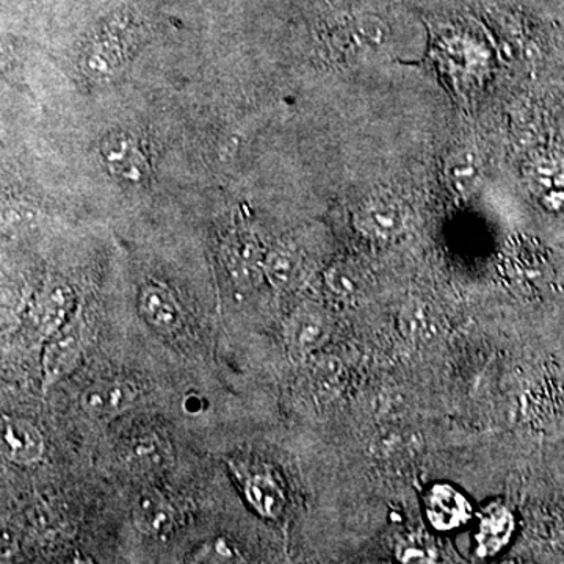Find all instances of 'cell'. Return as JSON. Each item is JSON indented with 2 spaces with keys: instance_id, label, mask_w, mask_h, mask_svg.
<instances>
[{
  "instance_id": "7",
  "label": "cell",
  "mask_w": 564,
  "mask_h": 564,
  "mask_svg": "<svg viewBox=\"0 0 564 564\" xmlns=\"http://www.w3.org/2000/svg\"><path fill=\"white\" fill-rule=\"evenodd\" d=\"M514 516L502 503H491L478 516L474 540L478 555L489 558L500 554L513 538Z\"/></svg>"
},
{
  "instance_id": "5",
  "label": "cell",
  "mask_w": 564,
  "mask_h": 564,
  "mask_svg": "<svg viewBox=\"0 0 564 564\" xmlns=\"http://www.w3.org/2000/svg\"><path fill=\"white\" fill-rule=\"evenodd\" d=\"M46 452L43 434L24 419L3 417L2 455L17 466H33Z\"/></svg>"
},
{
  "instance_id": "10",
  "label": "cell",
  "mask_w": 564,
  "mask_h": 564,
  "mask_svg": "<svg viewBox=\"0 0 564 564\" xmlns=\"http://www.w3.org/2000/svg\"><path fill=\"white\" fill-rule=\"evenodd\" d=\"M356 225L372 239L391 240L403 231L402 207L389 196H375L358 212Z\"/></svg>"
},
{
  "instance_id": "20",
  "label": "cell",
  "mask_w": 564,
  "mask_h": 564,
  "mask_svg": "<svg viewBox=\"0 0 564 564\" xmlns=\"http://www.w3.org/2000/svg\"><path fill=\"white\" fill-rule=\"evenodd\" d=\"M356 32H358L359 40L369 46H378L386 40V25L378 18H362L356 25Z\"/></svg>"
},
{
  "instance_id": "3",
  "label": "cell",
  "mask_w": 564,
  "mask_h": 564,
  "mask_svg": "<svg viewBox=\"0 0 564 564\" xmlns=\"http://www.w3.org/2000/svg\"><path fill=\"white\" fill-rule=\"evenodd\" d=\"M135 386L121 378H106L85 389L80 404L95 421L110 422L128 413L137 402Z\"/></svg>"
},
{
  "instance_id": "12",
  "label": "cell",
  "mask_w": 564,
  "mask_h": 564,
  "mask_svg": "<svg viewBox=\"0 0 564 564\" xmlns=\"http://www.w3.org/2000/svg\"><path fill=\"white\" fill-rule=\"evenodd\" d=\"M225 261L234 280L250 284L259 273H263L265 256L251 236L242 234V236L232 237L231 242L226 245Z\"/></svg>"
},
{
  "instance_id": "6",
  "label": "cell",
  "mask_w": 564,
  "mask_h": 564,
  "mask_svg": "<svg viewBox=\"0 0 564 564\" xmlns=\"http://www.w3.org/2000/svg\"><path fill=\"white\" fill-rule=\"evenodd\" d=\"M122 462L133 473L159 474L169 469L173 462L172 445L159 433H139L124 444Z\"/></svg>"
},
{
  "instance_id": "19",
  "label": "cell",
  "mask_w": 564,
  "mask_h": 564,
  "mask_svg": "<svg viewBox=\"0 0 564 564\" xmlns=\"http://www.w3.org/2000/svg\"><path fill=\"white\" fill-rule=\"evenodd\" d=\"M403 325L410 336L423 337L432 336L436 332L433 317H430L429 310L422 304L419 306H411L404 315Z\"/></svg>"
},
{
  "instance_id": "13",
  "label": "cell",
  "mask_w": 564,
  "mask_h": 564,
  "mask_svg": "<svg viewBox=\"0 0 564 564\" xmlns=\"http://www.w3.org/2000/svg\"><path fill=\"white\" fill-rule=\"evenodd\" d=\"M73 292L66 285H55L44 293L36 306L35 323L41 333L51 337L73 317Z\"/></svg>"
},
{
  "instance_id": "1",
  "label": "cell",
  "mask_w": 564,
  "mask_h": 564,
  "mask_svg": "<svg viewBox=\"0 0 564 564\" xmlns=\"http://www.w3.org/2000/svg\"><path fill=\"white\" fill-rule=\"evenodd\" d=\"M84 355V328L79 311L47 340L43 352V389L61 383L79 367Z\"/></svg>"
},
{
  "instance_id": "2",
  "label": "cell",
  "mask_w": 564,
  "mask_h": 564,
  "mask_svg": "<svg viewBox=\"0 0 564 564\" xmlns=\"http://www.w3.org/2000/svg\"><path fill=\"white\" fill-rule=\"evenodd\" d=\"M333 333V321L317 306L299 307L285 325V344L295 361L321 350Z\"/></svg>"
},
{
  "instance_id": "8",
  "label": "cell",
  "mask_w": 564,
  "mask_h": 564,
  "mask_svg": "<svg viewBox=\"0 0 564 564\" xmlns=\"http://www.w3.org/2000/svg\"><path fill=\"white\" fill-rule=\"evenodd\" d=\"M107 170L124 182H141L148 174V162L139 144L124 133L111 135L102 143Z\"/></svg>"
},
{
  "instance_id": "17",
  "label": "cell",
  "mask_w": 564,
  "mask_h": 564,
  "mask_svg": "<svg viewBox=\"0 0 564 564\" xmlns=\"http://www.w3.org/2000/svg\"><path fill=\"white\" fill-rule=\"evenodd\" d=\"M395 555L402 563H433L436 562V547L432 541L414 534L397 545Z\"/></svg>"
},
{
  "instance_id": "14",
  "label": "cell",
  "mask_w": 564,
  "mask_h": 564,
  "mask_svg": "<svg viewBox=\"0 0 564 564\" xmlns=\"http://www.w3.org/2000/svg\"><path fill=\"white\" fill-rule=\"evenodd\" d=\"M245 494L248 502L262 518L276 519L284 511V492L270 475L251 477L245 485Z\"/></svg>"
},
{
  "instance_id": "9",
  "label": "cell",
  "mask_w": 564,
  "mask_h": 564,
  "mask_svg": "<svg viewBox=\"0 0 564 564\" xmlns=\"http://www.w3.org/2000/svg\"><path fill=\"white\" fill-rule=\"evenodd\" d=\"M139 313L148 325L162 333L176 332L184 321L182 306L174 293L159 284L147 285L140 292Z\"/></svg>"
},
{
  "instance_id": "11",
  "label": "cell",
  "mask_w": 564,
  "mask_h": 564,
  "mask_svg": "<svg viewBox=\"0 0 564 564\" xmlns=\"http://www.w3.org/2000/svg\"><path fill=\"white\" fill-rule=\"evenodd\" d=\"M133 524L141 533H169L176 525L177 513L172 500L159 489H147L140 494L132 511Z\"/></svg>"
},
{
  "instance_id": "4",
  "label": "cell",
  "mask_w": 564,
  "mask_h": 564,
  "mask_svg": "<svg viewBox=\"0 0 564 564\" xmlns=\"http://www.w3.org/2000/svg\"><path fill=\"white\" fill-rule=\"evenodd\" d=\"M423 503L426 519L437 532H454L473 518V505L458 488L448 484L433 485Z\"/></svg>"
},
{
  "instance_id": "15",
  "label": "cell",
  "mask_w": 564,
  "mask_h": 564,
  "mask_svg": "<svg viewBox=\"0 0 564 564\" xmlns=\"http://www.w3.org/2000/svg\"><path fill=\"white\" fill-rule=\"evenodd\" d=\"M299 267L300 258L296 252L285 245H280L265 256L263 274L269 278L273 288L288 289L295 281Z\"/></svg>"
},
{
  "instance_id": "16",
  "label": "cell",
  "mask_w": 564,
  "mask_h": 564,
  "mask_svg": "<svg viewBox=\"0 0 564 564\" xmlns=\"http://www.w3.org/2000/svg\"><path fill=\"white\" fill-rule=\"evenodd\" d=\"M447 180L456 191H473L474 185L480 180V165L474 152H458L448 161Z\"/></svg>"
},
{
  "instance_id": "18",
  "label": "cell",
  "mask_w": 564,
  "mask_h": 564,
  "mask_svg": "<svg viewBox=\"0 0 564 564\" xmlns=\"http://www.w3.org/2000/svg\"><path fill=\"white\" fill-rule=\"evenodd\" d=\"M326 284L343 299H352L361 291V278L348 265L332 267L326 273Z\"/></svg>"
}]
</instances>
